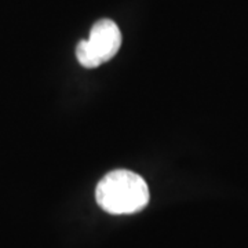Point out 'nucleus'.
<instances>
[{
	"label": "nucleus",
	"mask_w": 248,
	"mask_h": 248,
	"mask_svg": "<svg viewBox=\"0 0 248 248\" xmlns=\"http://www.w3.org/2000/svg\"><path fill=\"white\" fill-rule=\"evenodd\" d=\"M95 200L104 211L113 215L138 213L149 203V187L133 171L115 170L98 182Z\"/></svg>",
	"instance_id": "obj_1"
},
{
	"label": "nucleus",
	"mask_w": 248,
	"mask_h": 248,
	"mask_svg": "<svg viewBox=\"0 0 248 248\" xmlns=\"http://www.w3.org/2000/svg\"><path fill=\"white\" fill-rule=\"evenodd\" d=\"M122 46V32L112 19H99L94 24L89 39L81 40L76 47V57L81 66L97 68L110 61Z\"/></svg>",
	"instance_id": "obj_2"
}]
</instances>
